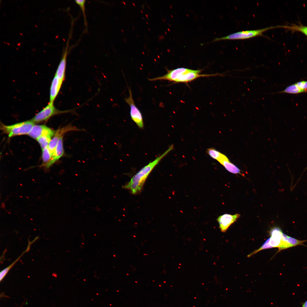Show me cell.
<instances>
[{
  "mask_svg": "<svg viewBox=\"0 0 307 307\" xmlns=\"http://www.w3.org/2000/svg\"><path fill=\"white\" fill-rule=\"evenodd\" d=\"M56 131L43 125H34L28 134L32 138L37 139L41 136L45 135L54 136Z\"/></svg>",
  "mask_w": 307,
  "mask_h": 307,
  "instance_id": "ba28073f",
  "label": "cell"
},
{
  "mask_svg": "<svg viewBox=\"0 0 307 307\" xmlns=\"http://www.w3.org/2000/svg\"><path fill=\"white\" fill-rule=\"evenodd\" d=\"M34 123L31 121H24L10 125L2 124L1 129L9 137L17 135L28 134Z\"/></svg>",
  "mask_w": 307,
  "mask_h": 307,
  "instance_id": "3957f363",
  "label": "cell"
},
{
  "mask_svg": "<svg viewBox=\"0 0 307 307\" xmlns=\"http://www.w3.org/2000/svg\"><path fill=\"white\" fill-rule=\"evenodd\" d=\"M128 89L129 96L125 98V100L130 107V115L131 119L140 128H142L144 124L142 114L135 105L131 89L128 88Z\"/></svg>",
  "mask_w": 307,
  "mask_h": 307,
  "instance_id": "8992f818",
  "label": "cell"
},
{
  "mask_svg": "<svg viewBox=\"0 0 307 307\" xmlns=\"http://www.w3.org/2000/svg\"><path fill=\"white\" fill-rule=\"evenodd\" d=\"M63 82L55 76L50 86L49 102L53 103L61 88Z\"/></svg>",
  "mask_w": 307,
  "mask_h": 307,
  "instance_id": "4fadbf2b",
  "label": "cell"
},
{
  "mask_svg": "<svg viewBox=\"0 0 307 307\" xmlns=\"http://www.w3.org/2000/svg\"><path fill=\"white\" fill-rule=\"evenodd\" d=\"M52 137L50 135H45L41 136L37 139L42 150L48 146Z\"/></svg>",
  "mask_w": 307,
  "mask_h": 307,
  "instance_id": "ac0fdd59",
  "label": "cell"
},
{
  "mask_svg": "<svg viewBox=\"0 0 307 307\" xmlns=\"http://www.w3.org/2000/svg\"><path fill=\"white\" fill-rule=\"evenodd\" d=\"M70 111L58 110L54 106L53 103L49 102L47 105L36 115L31 121L34 123H39L47 120L54 115L69 112Z\"/></svg>",
  "mask_w": 307,
  "mask_h": 307,
  "instance_id": "5b68a950",
  "label": "cell"
},
{
  "mask_svg": "<svg viewBox=\"0 0 307 307\" xmlns=\"http://www.w3.org/2000/svg\"><path fill=\"white\" fill-rule=\"evenodd\" d=\"M202 70H193L181 67L172 70H167V73L161 76L148 78L150 81L166 80L173 83H187L202 77H209L218 75V74H201Z\"/></svg>",
  "mask_w": 307,
  "mask_h": 307,
  "instance_id": "6da1fadb",
  "label": "cell"
},
{
  "mask_svg": "<svg viewBox=\"0 0 307 307\" xmlns=\"http://www.w3.org/2000/svg\"><path fill=\"white\" fill-rule=\"evenodd\" d=\"M300 241L299 240L288 236L282 233L281 240L278 252L281 250L298 246Z\"/></svg>",
  "mask_w": 307,
  "mask_h": 307,
  "instance_id": "7c38bea8",
  "label": "cell"
},
{
  "mask_svg": "<svg viewBox=\"0 0 307 307\" xmlns=\"http://www.w3.org/2000/svg\"><path fill=\"white\" fill-rule=\"evenodd\" d=\"M52 156L48 146L42 150V159L44 166L49 161Z\"/></svg>",
  "mask_w": 307,
  "mask_h": 307,
  "instance_id": "ffe728a7",
  "label": "cell"
},
{
  "mask_svg": "<svg viewBox=\"0 0 307 307\" xmlns=\"http://www.w3.org/2000/svg\"><path fill=\"white\" fill-rule=\"evenodd\" d=\"M281 28L288 29L293 32H299L307 36V26L302 24H293L290 25H281Z\"/></svg>",
  "mask_w": 307,
  "mask_h": 307,
  "instance_id": "e0dca14e",
  "label": "cell"
},
{
  "mask_svg": "<svg viewBox=\"0 0 307 307\" xmlns=\"http://www.w3.org/2000/svg\"><path fill=\"white\" fill-rule=\"evenodd\" d=\"M295 83L300 88L307 90V81H302L298 82Z\"/></svg>",
  "mask_w": 307,
  "mask_h": 307,
  "instance_id": "7402d4cb",
  "label": "cell"
},
{
  "mask_svg": "<svg viewBox=\"0 0 307 307\" xmlns=\"http://www.w3.org/2000/svg\"><path fill=\"white\" fill-rule=\"evenodd\" d=\"M64 153L63 136L59 139L55 151L49 161L44 166L48 169L62 157Z\"/></svg>",
  "mask_w": 307,
  "mask_h": 307,
  "instance_id": "8fae6325",
  "label": "cell"
},
{
  "mask_svg": "<svg viewBox=\"0 0 307 307\" xmlns=\"http://www.w3.org/2000/svg\"><path fill=\"white\" fill-rule=\"evenodd\" d=\"M279 28V26H270L257 30H248L238 32L224 37L216 38L213 42L224 40H243L249 39L262 35L265 32L271 29Z\"/></svg>",
  "mask_w": 307,
  "mask_h": 307,
  "instance_id": "277c9868",
  "label": "cell"
},
{
  "mask_svg": "<svg viewBox=\"0 0 307 307\" xmlns=\"http://www.w3.org/2000/svg\"><path fill=\"white\" fill-rule=\"evenodd\" d=\"M173 146L171 145L165 152L156 157L139 170L134 175L124 188L129 189L133 194L140 192L148 177L154 168L161 160L173 150Z\"/></svg>",
  "mask_w": 307,
  "mask_h": 307,
  "instance_id": "7a4b0ae2",
  "label": "cell"
},
{
  "mask_svg": "<svg viewBox=\"0 0 307 307\" xmlns=\"http://www.w3.org/2000/svg\"><path fill=\"white\" fill-rule=\"evenodd\" d=\"M240 214L234 215L225 214L219 216L217 219L221 231L225 232L229 227L240 217Z\"/></svg>",
  "mask_w": 307,
  "mask_h": 307,
  "instance_id": "52a82bcc",
  "label": "cell"
},
{
  "mask_svg": "<svg viewBox=\"0 0 307 307\" xmlns=\"http://www.w3.org/2000/svg\"><path fill=\"white\" fill-rule=\"evenodd\" d=\"M302 307H307V300L303 303Z\"/></svg>",
  "mask_w": 307,
  "mask_h": 307,
  "instance_id": "603a6c76",
  "label": "cell"
},
{
  "mask_svg": "<svg viewBox=\"0 0 307 307\" xmlns=\"http://www.w3.org/2000/svg\"><path fill=\"white\" fill-rule=\"evenodd\" d=\"M207 153L211 158L217 161L220 159L223 155V154L214 148L208 149Z\"/></svg>",
  "mask_w": 307,
  "mask_h": 307,
  "instance_id": "d6986e66",
  "label": "cell"
},
{
  "mask_svg": "<svg viewBox=\"0 0 307 307\" xmlns=\"http://www.w3.org/2000/svg\"><path fill=\"white\" fill-rule=\"evenodd\" d=\"M307 93V90L301 89L298 86L296 83L288 86L284 90L275 93H286L291 94H298L302 93Z\"/></svg>",
  "mask_w": 307,
  "mask_h": 307,
  "instance_id": "2e32d148",
  "label": "cell"
},
{
  "mask_svg": "<svg viewBox=\"0 0 307 307\" xmlns=\"http://www.w3.org/2000/svg\"><path fill=\"white\" fill-rule=\"evenodd\" d=\"M71 130V128L68 125H67L57 130L48 146L52 155L54 152L60 138L63 136L65 134Z\"/></svg>",
  "mask_w": 307,
  "mask_h": 307,
  "instance_id": "30bf717a",
  "label": "cell"
},
{
  "mask_svg": "<svg viewBox=\"0 0 307 307\" xmlns=\"http://www.w3.org/2000/svg\"><path fill=\"white\" fill-rule=\"evenodd\" d=\"M75 3L80 7L81 9L84 17V24L86 27H87V23L85 13V3L86 1L83 0H75Z\"/></svg>",
  "mask_w": 307,
  "mask_h": 307,
  "instance_id": "44dd1931",
  "label": "cell"
},
{
  "mask_svg": "<svg viewBox=\"0 0 307 307\" xmlns=\"http://www.w3.org/2000/svg\"><path fill=\"white\" fill-rule=\"evenodd\" d=\"M35 240H34L32 242L30 241H29V243L28 244V246L26 249L23 252L22 254L15 261H14L11 264L8 266L4 269L3 270H2L0 273V281H1L5 277L7 273L8 272L10 269L12 267L13 265L15 264L19 260L21 257L26 252H28L30 248V247L31 244Z\"/></svg>",
  "mask_w": 307,
  "mask_h": 307,
  "instance_id": "9a60e30c",
  "label": "cell"
},
{
  "mask_svg": "<svg viewBox=\"0 0 307 307\" xmlns=\"http://www.w3.org/2000/svg\"><path fill=\"white\" fill-rule=\"evenodd\" d=\"M218 161L229 172L233 174L242 175L239 168L230 162L228 157L225 155L223 154L221 158Z\"/></svg>",
  "mask_w": 307,
  "mask_h": 307,
  "instance_id": "5bb4252c",
  "label": "cell"
},
{
  "mask_svg": "<svg viewBox=\"0 0 307 307\" xmlns=\"http://www.w3.org/2000/svg\"><path fill=\"white\" fill-rule=\"evenodd\" d=\"M69 38L67 41L66 45L64 49L61 60L55 74V76L63 82L64 81L65 77L67 58L68 53L69 45L70 40Z\"/></svg>",
  "mask_w": 307,
  "mask_h": 307,
  "instance_id": "9c48e42d",
  "label": "cell"
}]
</instances>
